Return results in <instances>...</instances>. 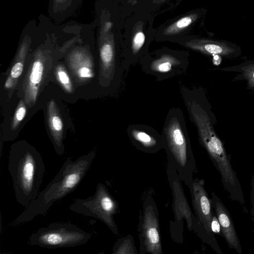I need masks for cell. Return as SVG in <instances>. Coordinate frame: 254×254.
<instances>
[{
  "instance_id": "obj_1",
  "label": "cell",
  "mask_w": 254,
  "mask_h": 254,
  "mask_svg": "<svg viewBox=\"0 0 254 254\" xmlns=\"http://www.w3.org/2000/svg\"><path fill=\"white\" fill-rule=\"evenodd\" d=\"M95 156V152H91L75 160L67 158L53 179L10 225L27 223L38 215L44 216L55 202L63 199L78 186Z\"/></svg>"
},
{
  "instance_id": "obj_2",
  "label": "cell",
  "mask_w": 254,
  "mask_h": 254,
  "mask_svg": "<svg viewBox=\"0 0 254 254\" xmlns=\"http://www.w3.org/2000/svg\"><path fill=\"white\" fill-rule=\"evenodd\" d=\"M8 170L17 202L27 207L37 197L45 171L40 154L27 144L14 145L10 151Z\"/></svg>"
},
{
  "instance_id": "obj_3",
  "label": "cell",
  "mask_w": 254,
  "mask_h": 254,
  "mask_svg": "<svg viewBox=\"0 0 254 254\" xmlns=\"http://www.w3.org/2000/svg\"><path fill=\"white\" fill-rule=\"evenodd\" d=\"M161 134L168 160L174 165L180 179L190 189L196 165L185 116L180 108L169 110Z\"/></svg>"
},
{
  "instance_id": "obj_4",
  "label": "cell",
  "mask_w": 254,
  "mask_h": 254,
  "mask_svg": "<svg viewBox=\"0 0 254 254\" xmlns=\"http://www.w3.org/2000/svg\"><path fill=\"white\" fill-rule=\"evenodd\" d=\"M97 38L101 72L104 86L108 90L116 91L124 82L126 71L123 57L118 54L115 35L111 29L113 23L106 19L102 10L96 9Z\"/></svg>"
},
{
  "instance_id": "obj_5",
  "label": "cell",
  "mask_w": 254,
  "mask_h": 254,
  "mask_svg": "<svg viewBox=\"0 0 254 254\" xmlns=\"http://www.w3.org/2000/svg\"><path fill=\"white\" fill-rule=\"evenodd\" d=\"M91 234L68 223H53L30 236L28 244L48 249L74 247L84 245Z\"/></svg>"
},
{
  "instance_id": "obj_6",
  "label": "cell",
  "mask_w": 254,
  "mask_h": 254,
  "mask_svg": "<svg viewBox=\"0 0 254 254\" xmlns=\"http://www.w3.org/2000/svg\"><path fill=\"white\" fill-rule=\"evenodd\" d=\"M69 209L72 212L100 220L115 235L118 234L117 226L114 219V215L119 210L118 203L104 184L98 183L92 196L85 199H74Z\"/></svg>"
},
{
  "instance_id": "obj_7",
  "label": "cell",
  "mask_w": 254,
  "mask_h": 254,
  "mask_svg": "<svg viewBox=\"0 0 254 254\" xmlns=\"http://www.w3.org/2000/svg\"><path fill=\"white\" fill-rule=\"evenodd\" d=\"M139 63L142 71L158 81L185 74L189 65L187 54L169 51L146 55Z\"/></svg>"
},
{
  "instance_id": "obj_8",
  "label": "cell",
  "mask_w": 254,
  "mask_h": 254,
  "mask_svg": "<svg viewBox=\"0 0 254 254\" xmlns=\"http://www.w3.org/2000/svg\"><path fill=\"white\" fill-rule=\"evenodd\" d=\"M157 210L155 203L146 198L138 226L140 254H162Z\"/></svg>"
},
{
  "instance_id": "obj_9",
  "label": "cell",
  "mask_w": 254,
  "mask_h": 254,
  "mask_svg": "<svg viewBox=\"0 0 254 254\" xmlns=\"http://www.w3.org/2000/svg\"><path fill=\"white\" fill-rule=\"evenodd\" d=\"M167 172L173 196V210L175 218L179 221L184 217L188 229L190 230H194L196 232L200 224L192 213L180 183V177L174 165L170 160Z\"/></svg>"
},
{
  "instance_id": "obj_10",
  "label": "cell",
  "mask_w": 254,
  "mask_h": 254,
  "mask_svg": "<svg viewBox=\"0 0 254 254\" xmlns=\"http://www.w3.org/2000/svg\"><path fill=\"white\" fill-rule=\"evenodd\" d=\"M190 190L196 218L205 231L210 235L214 236L211 227L213 216L212 204L204 188L203 180L193 179Z\"/></svg>"
},
{
  "instance_id": "obj_11",
  "label": "cell",
  "mask_w": 254,
  "mask_h": 254,
  "mask_svg": "<svg viewBox=\"0 0 254 254\" xmlns=\"http://www.w3.org/2000/svg\"><path fill=\"white\" fill-rule=\"evenodd\" d=\"M127 132L132 144L143 152L154 153L164 148L162 134L150 126L130 125L127 128Z\"/></svg>"
},
{
  "instance_id": "obj_12",
  "label": "cell",
  "mask_w": 254,
  "mask_h": 254,
  "mask_svg": "<svg viewBox=\"0 0 254 254\" xmlns=\"http://www.w3.org/2000/svg\"><path fill=\"white\" fill-rule=\"evenodd\" d=\"M184 45L190 50L213 57L230 59L238 57L241 55L239 47L224 41L196 38L187 41Z\"/></svg>"
},
{
  "instance_id": "obj_13",
  "label": "cell",
  "mask_w": 254,
  "mask_h": 254,
  "mask_svg": "<svg viewBox=\"0 0 254 254\" xmlns=\"http://www.w3.org/2000/svg\"><path fill=\"white\" fill-rule=\"evenodd\" d=\"M211 201L212 206L214 209L215 215L219 222L223 236L225 239L229 248L234 249L239 254L242 253L238 236L227 208L214 192L212 193Z\"/></svg>"
},
{
  "instance_id": "obj_14",
  "label": "cell",
  "mask_w": 254,
  "mask_h": 254,
  "mask_svg": "<svg viewBox=\"0 0 254 254\" xmlns=\"http://www.w3.org/2000/svg\"><path fill=\"white\" fill-rule=\"evenodd\" d=\"M81 0H49L48 13L57 23L72 16L79 6Z\"/></svg>"
},
{
  "instance_id": "obj_15",
  "label": "cell",
  "mask_w": 254,
  "mask_h": 254,
  "mask_svg": "<svg viewBox=\"0 0 254 254\" xmlns=\"http://www.w3.org/2000/svg\"><path fill=\"white\" fill-rule=\"evenodd\" d=\"M217 69L222 71L237 73L233 80L246 81L247 89L254 91V60L246 61L237 65Z\"/></svg>"
},
{
  "instance_id": "obj_16",
  "label": "cell",
  "mask_w": 254,
  "mask_h": 254,
  "mask_svg": "<svg viewBox=\"0 0 254 254\" xmlns=\"http://www.w3.org/2000/svg\"><path fill=\"white\" fill-rule=\"evenodd\" d=\"M198 14L191 13L182 17L168 26L163 32L165 36L178 34L190 26L198 18Z\"/></svg>"
},
{
  "instance_id": "obj_17",
  "label": "cell",
  "mask_w": 254,
  "mask_h": 254,
  "mask_svg": "<svg viewBox=\"0 0 254 254\" xmlns=\"http://www.w3.org/2000/svg\"><path fill=\"white\" fill-rule=\"evenodd\" d=\"M40 60L36 61L33 64L31 71L29 75V84L32 89L37 88L42 78L43 72V65Z\"/></svg>"
},
{
  "instance_id": "obj_18",
  "label": "cell",
  "mask_w": 254,
  "mask_h": 254,
  "mask_svg": "<svg viewBox=\"0 0 254 254\" xmlns=\"http://www.w3.org/2000/svg\"><path fill=\"white\" fill-rule=\"evenodd\" d=\"M113 254H135L133 245L129 239L118 242L114 246Z\"/></svg>"
},
{
  "instance_id": "obj_19",
  "label": "cell",
  "mask_w": 254,
  "mask_h": 254,
  "mask_svg": "<svg viewBox=\"0 0 254 254\" xmlns=\"http://www.w3.org/2000/svg\"><path fill=\"white\" fill-rule=\"evenodd\" d=\"M58 76L61 83L64 86L67 90H70L71 84L69 78L66 72L62 69L58 70Z\"/></svg>"
},
{
  "instance_id": "obj_20",
  "label": "cell",
  "mask_w": 254,
  "mask_h": 254,
  "mask_svg": "<svg viewBox=\"0 0 254 254\" xmlns=\"http://www.w3.org/2000/svg\"><path fill=\"white\" fill-rule=\"evenodd\" d=\"M23 65L21 62L16 63L12 67L10 75L13 78L18 77L22 73Z\"/></svg>"
},
{
  "instance_id": "obj_21",
  "label": "cell",
  "mask_w": 254,
  "mask_h": 254,
  "mask_svg": "<svg viewBox=\"0 0 254 254\" xmlns=\"http://www.w3.org/2000/svg\"><path fill=\"white\" fill-rule=\"evenodd\" d=\"M211 227L213 233L218 235L221 234V232H222V231L221 230L220 225L215 215H213V216Z\"/></svg>"
},
{
  "instance_id": "obj_22",
  "label": "cell",
  "mask_w": 254,
  "mask_h": 254,
  "mask_svg": "<svg viewBox=\"0 0 254 254\" xmlns=\"http://www.w3.org/2000/svg\"><path fill=\"white\" fill-rule=\"evenodd\" d=\"M26 113V108L24 106L19 107L16 111L15 115V123L21 121L24 118Z\"/></svg>"
},
{
  "instance_id": "obj_23",
  "label": "cell",
  "mask_w": 254,
  "mask_h": 254,
  "mask_svg": "<svg viewBox=\"0 0 254 254\" xmlns=\"http://www.w3.org/2000/svg\"><path fill=\"white\" fill-rule=\"evenodd\" d=\"M80 77H90L91 76V72L89 69L86 67L81 68L79 71Z\"/></svg>"
},
{
  "instance_id": "obj_24",
  "label": "cell",
  "mask_w": 254,
  "mask_h": 254,
  "mask_svg": "<svg viewBox=\"0 0 254 254\" xmlns=\"http://www.w3.org/2000/svg\"><path fill=\"white\" fill-rule=\"evenodd\" d=\"M251 202L252 203V208L251 210L252 215L253 216L254 218V178H253L252 182V190H251Z\"/></svg>"
},
{
  "instance_id": "obj_25",
  "label": "cell",
  "mask_w": 254,
  "mask_h": 254,
  "mask_svg": "<svg viewBox=\"0 0 254 254\" xmlns=\"http://www.w3.org/2000/svg\"><path fill=\"white\" fill-rule=\"evenodd\" d=\"M166 0H152V2L154 4H159Z\"/></svg>"
}]
</instances>
